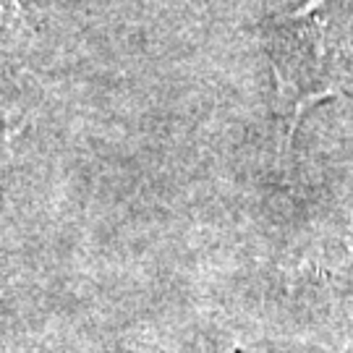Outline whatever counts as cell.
Masks as SVG:
<instances>
[{"mask_svg":"<svg viewBox=\"0 0 353 353\" xmlns=\"http://www.w3.org/2000/svg\"><path fill=\"white\" fill-rule=\"evenodd\" d=\"M52 0H0V48L29 39Z\"/></svg>","mask_w":353,"mask_h":353,"instance_id":"cell-2","label":"cell"},{"mask_svg":"<svg viewBox=\"0 0 353 353\" xmlns=\"http://www.w3.org/2000/svg\"><path fill=\"white\" fill-rule=\"evenodd\" d=\"M283 150H288L301 115L351 84L353 0H306L285 13L270 34Z\"/></svg>","mask_w":353,"mask_h":353,"instance_id":"cell-1","label":"cell"},{"mask_svg":"<svg viewBox=\"0 0 353 353\" xmlns=\"http://www.w3.org/2000/svg\"><path fill=\"white\" fill-rule=\"evenodd\" d=\"M26 121L11 108H0V170L8 168L13 154L19 150V141L24 137Z\"/></svg>","mask_w":353,"mask_h":353,"instance_id":"cell-3","label":"cell"}]
</instances>
